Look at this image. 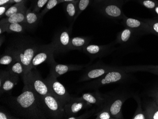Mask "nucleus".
<instances>
[{"label": "nucleus", "instance_id": "obj_24", "mask_svg": "<svg viewBox=\"0 0 158 119\" xmlns=\"http://www.w3.org/2000/svg\"><path fill=\"white\" fill-rule=\"evenodd\" d=\"M90 2V0H78L77 2V13L75 20L79 15L87 8Z\"/></svg>", "mask_w": 158, "mask_h": 119}, {"label": "nucleus", "instance_id": "obj_8", "mask_svg": "<svg viewBox=\"0 0 158 119\" xmlns=\"http://www.w3.org/2000/svg\"><path fill=\"white\" fill-rule=\"evenodd\" d=\"M19 81V76L10 73L8 71L1 70L0 73V95L10 94Z\"/></svg>", "mask_w": 158, "mask_h": 119}, {"label": "nucleus", "instance_id": "obj_20", "mask_svg": "<svg viewBox=\"0 0 158 119\" xmlns=\"http://www.w3.org/2000/svg\"><path fill=\"white\" fill-rule=\"evenodd\" d=\"M78 1L67 2L65 4V10L66 14L69 18L73 19L75 17L77 13V2Z\"/></svg>", "mask_w": 158, "mask_h": 119}, {"label": "nucleus", "instance_id": "obj_16", "mask_svg": "<svg viewBox=\"0 0 158 119\" xmlns=\"http://www.w3.org/2000/svg\"><path fill=\"white\" fill-rule=\"evenodd\" d=\"M8 71L10 73L19 75V76L20 75L22 78H23L24 76L26 74L24 66L18 59L12 64L8 66Z\"/></svg>", "mask_w": 158, "mask_h": 119}, {"label": "nucleus", "instance_id": "obj_27", "mask_svg": "<svg viewBox=\"0 0 158 119\" xmlns=\"http://www.w3.org/2000/svg\"><path fill=\"white\" fill-rule=\"evenodd\" d=\"M81 100L91 104H96L98 103V100L92 94L86 93L82 95Z\"/></svg>", "mask_w": 158, "mask_h": 119}, {"label": "nucleus", "instance_id": "obj_26", "mask_svg": "<svg viewBox=\"0 0 158 119\" xmlns=\"http://www.w3.org/2000/svg\"><path fill=\"white\" fill-rule=\"evenodd\" d=\"M126 25L130 29H137L141 26V23L139 20L133 18H127L126 19Z\"/></svg>", "mask_w": 158, "mask_h": 119}, {"label": "nucleus", "instance_id": "obj_28", "mask_svg": "<svg viewBox=\"0 0 158 119\" xmlns=\"http://www.w3.org/2000/svg\"><path fill=\"white\" fill-rule=\"evenodd\" d=\"M132 36V31L129 29H126L122 32L120 36V40L122 42H127L130 40Z\"/></svg>", "mask_w": 158, "mask_h": 119}, {"label": "nucleus", "instance_id": "obj_23", "mask_svg": "<svg viewBox=\"0 0 158 119\" xmlns=\"http://www.w3.org/2000/svg\"><path fill=\"white\" fill-rule=\"evenodd\" d=\"M61 3V0H49L44 9L41 13V16H43L48 11L54 8L57 4Z\"/></svg>", "mask_w": 158, "mask_h": 119}, {"label": "nucleus", "instance_id": "obj_17", "mask_svg": "<svg viewBox=\"0 0 158 119\" xmlns=\"http://www.w3.org/2000/svg\"><path fill=\"white\" fill-rule=\"evenodd\" d=\"M0 24L4 25L5 32L8 33H23L26 29L25 24L23 23Z\"/></svg>", "mask_w": 158, "mask_h": 119}, {"label": "nucleus", "instance_id": "obj_12", "mask_svg": "<svg viewBox=\"0 0 158 119\" xmlns=\"http://www.w3.org/2000/svg\"><path fill=\"white\" fill-rule=\"evenodd\" d=\"M84 107V104L81 101H74L67 103L64 105L65 111V118L66 115H71L77 113Z\"/></svg>", "mask_w": 158, "mask_h": 119}, {"label": "nucleus", "instance_id": "obj_18", "mask_svg": "<svg viewBox=\"0 0 158 119\" xmlns=\"http://www.w3.org/2000/svg\"><path fill=\"white\" fill-rule=\"evenodd\" d=\"M122 76L119 73L117 72H111L107 73L104 78L100 80V84L104 85L111 83L116 82L121 79Z\"/></svg>", "mask_w": 158, "mask_h": 119}, {"label": "nucleus", "instance_id": "obj_5", "mask_svg": "<svg viewBox=\"0 0 158 119\" xmlns=\"http://www.w3.org/2000/svg\"><path fill=\"white\" fill-rule=\"evenodd\" d=\"M22 79L23 81H26L40 96L51 94L47 83L37 71L31 70Z\"/></svg>", "mask_w": 158, "mask_h": 119}, {"label": "nucleus", "instance_id": "obj_7", "mask_svg": "<svg viewBox=\"0 0 158 119\" xmlns=\"http://www.w3.org/2000/svg\"><path fill=\"white\" fill-rule=\"evenodd\" d=\"M71 39L69 29H63L58 31L51 42L55 49V53H64L69 51Z\"/></svg>", "mask_w": 158, "mask_h": 119}, {"label": "nucleus", "instance_id": "obj_25", "mask_svg": "<svg viewBox=\"0 0 158 119\" xmlns=\"http://www.w3.org/2000/svg\"><path fill=\"white\" fill-rule=\"evenodd\" d=\"M122 104V101L119 99L116 100L112 104L110 108V112L112 115H116L120 112Z\"/></svg>", "mask_w": 158, "mask_h": 119}, {"label": "nucleus", "instance_id": "obj_32", "mask_svg": "<svg viewBox=\"0 0 158 119\" xmlns=\"http://www.w3.org/2000/svg\"><path fill=\"white\" fill-rule=\"evenodd\" d=\"M11 3H9L0 6V17L2 18L8 9L11 6Z\"/></svg>", "mask_w": 158, "mask_h": 119}, {"label": "nucleus", "instance_id": "obj_38", "mask_svg": "<svg viewBox=\"0 0 158 119\" xmlns=\"http://www.w3.org/2000/svg\"><path fill=\"white\" fill-rule=\"evenodd\" d=\"M75 1H78V0H61V2H71Z\"/></svg>", "mask_w": 158, "mask_h": 119}, {"label": "nucleus", "instance_id": "obj_9", "mask_svg": "<svg viewBox=\"0 0 158 119\" xmlns=\"http://www.w3.org/2000/svg\"><path fill=\"white\" fill-rule=\"evenodd\" d=\"M100 3V10L104 15L113 18L121 17L122 3L119 0H106Z\"/></svg>", "mask_w": 158, "mask_h": 119}, {"label": "nucleus", "instance_id": "obj_35", "mask_svg": "<svg viewBox=\"0 0 158 119\" xmlns=\"http://www.w3.org/2000/svg\"><path fill=\"white\" fill-rule=\"evenodd\" d=\"M26 0H11L10 3L12 4L13 3H20V2H25V3Z\"/></svg>", "mask_w": 158, "mask_h": 119}, {"label": "nucleus", "instance_id": "obj_39", "mask_svg": "<svg viewBox=\"0 0 158 119\" xmlns=\"http://www.w3.org/2000/svg\"><path fill=\"white\" fill-rule=\"evenodd\" d=\"M153 119H158V111L156 112L154 114V116H153Z\"/></svg>", "mask_w": 158, "mask_h": 119}, {"label": "nucleus", "instance_id": "obj_31", "mask_svg": "<svg viewBox=\"0 0 158 119\" xmlns=\"http://www.w3.org/2000/svg\"><path fill=\"white\" fill-rule=\"evenodd\" d=\"M142 4L148 9H153L156 6V3L153 1L152 0H143Z\"/></svg>", "mask_w": 158, "mask_h": 119}, {"label": "nucleus", "instance_id": "obj_10", "mask_svg": "<svg viewBox=\"0 0 158 119\" xmlns=\"http://www.w3.org/2000/svg\"><path fill=\"white\" fill-rule=\"evenodd\" d=\"M49 65L50 66V74L56 78L68 72L75 70L77 68L75 66L57 63L55 60L49 64Z\"/></svg>", "mask_w": 158, "mask_h": 119}, {"label": "nucleus", "instance_id": "obj_14", "mask_svg": "<svg viewBox=\"0 0 158 119\" xmlns=\"http://www.w3.org/2000/svg\"><path fill=\"white\" fill-rule=\"evenodd\" d=\"M27 11H21L15 13L8 17L2 19L0 21V23L9 24L15 23H23L25 22L26 14Z\"/></svg>", "mask_w": 158, "mask_h": 119}, {"label": "nucleus", "instance_id": "obj_2", "mask_svg": "<svg viewBox=\"0 0 158 119\" xmlns=\"http://www.w3.org/2000/svg\"><path fill=\"white\" fill-rule=\"evenodd\" d=\"M39 47V45L30 42H23L14 48L11 47L17 58L24 66L26 75L32 70V61Z\"/></svg>", "mask_w": 158, "mask_h": 119}, {"label": "nucleus", "instance_id": "obj_19", "mask_svg": "<svg viewBox=\"0 0 158 119\" xmlns=\"http://www.w3.org/2000/svg\"><path fill=\"white\" fill-rule=\"evenodd\" d=\"M25 5V2L17 3L14 5H11L8 10L6 11L3 17H8L12 15L21 12V11H27Z\"/></svg>", "mask_w": 158, "mask_h": 119}, {"label": "nucleus", "instance_id": "obj_36", "mask_svg": "<svg viewBox=\"0 0 158 119\" xmlns=\"http://www.w3.org/2000/svg\"><path fill=\"white\" fill-rule=\"evenodd\" d=\"M134 119H145L144 118V116H143V115L142 114H139L138 115H136V116H135L134 118Z\"/></svg>", "mask_w": 158, "mask_h": 119}, {"label": "nucleus", "instance_id": "obj_6", "mask_svg": "<svg viewBox=\"0 0 158 119\" xmlns=\"http://www.w3.org/2000/svg\"><path fill=\"white\" fill-rule=\"evenodd\" d=\"M54 53L55 49L51 42L48 45L39 46L32 61V69L35 68L44 62L47 63L49 65L50 64L55 60Z\"/></svg>", "mask_w": 158, "mask_h": 119}, {"label": "nucleus", "instance_id": "obj_15", "mask_svg": "<svg viewBox=\"0 0 158 119\" xmlns=\"http://www.w3.org/2000/svg\"><path fill=\"white\" fill-rule=\"evenodd\" d=\"M89 39L85 37H74L72 38L69 45V50L82 49L87 46Z\"/></svg>", "mask_w": 158, "mask_h": 119}, {"label": "nucleus", "instance_id": "obj_37", "mask_svg": "<svg viewBox=\"0 0 158 119\" xmlns=\"http://www.w3.org/2000/svg\"><path fill=\"white\" fill-rule=\"evenodd\" d=\"M153 28L156 32L158 33V23H155L153 26Z\"/></svg>", "mask_w": 158, "mask_h": 119}, {"label": "nucleus", "instance_id": "obj_3", "mask_svg": "<svg viewBox=\"0 0 158 119\" xmlns=\"http://www.w3.org/2000/svg\"><path fill=\"white\" fill-rule=\"evenodd\" d=\"M43 107L50 119L65 118L64 106L51 94L40 96Z\"/></svg>", "mask_w": 158, "mask_h": 119}, {"label": "nucleus", "instance_id": "obj_30", "mask_svg": "<svg viewBox=\"0 0 158 119\" xmlns=\"http://www.w3.org/2000/svg\"><path fill=\"white\" fill-rule=\"evenodd\" d=\"M48 1L49 0H38L35 3L33 11L37 13H39L41 9L47 4Z\"/></svg>", "mask_w": 158, "mask_h": 119}, {"label": "nucleus", "instance_id": "obj_33", "mask_svg": "<svg viewBox=\"0 0 158 119\" xmlns=\"http://www.w3.org/2000/svg\"><path fill=\"white\" fill-rule=\"evenodd\" d=\"M110 118V113L108 112H102L100 114L98 115V117L97 119H109Z\"/></svg>", "mask_w": 158, "mask_h": 119}, {"label": "nucleus", "instance_id": "obj_21", "mask_svg": "<svg viewBox=\"0 0 158 119\" xmlns=\"http://www.w3.org/2000/svg\"><path fill=\"white\" fill-rule=\"evenodd\" d=\"M105 47L96 45H89L84 47V50L89 55H98L105 50Z\"/></svg>", "mask_w": 158, "mask_h": 119}, {"label": "nucleus", "instance_id": "obj_40", "mask_svg": "<svg viewBox=\"0 0 158 119\" xmlns=\"http://www.w3.org/2000/svg\"><path fill=\"white\" fill-rule=\"evenodd\" d=\"M155 11L156 12V13H157V15H158V6H157V7H155Z\"/></svg>", "mask_w": 158, "mask_h": 119}, {"label": "nucleus", "instance_id": "obj_1", "mask_svg": "<svg viewBox=\"0 0 158 119\" xmlns=\"http://www.w3.org/2000/svg\"><path fill=\"white\" fill-rule=\"evenodd\" d=\"M22 93L18 96H5L1 101L6 104L14 114L24 119L48 118L43 107L40 96L26 80Z\"/></svg>", "mask_w": 158, "mask_h": 119}, {"label": "nucleus", "instance_id": "obj_34", "mask_svg": "<svg viewBox=\"0 0 158 119\" xmlns=\"http://www.w3.org/2000/svg\"><path fill=\"white\" fill-rule=\"evenodd\" d=\"M11 0H0V6L10 3Z\"/></svg>", "mask_w": 158, "mask_h": 119}, {"label": "nucleus", "instance_id": "obj_29", "mask_svg": "<svg viewBox=\"0 0 158 119\" xmlns=\"http://www.w3.org/2000/svg\"><path fill=\"white\" fill-rule=\"evenodd\" d=\"M18 117L11 115L5 108L1 106L0 109V119H17Z\"/></svg>", "mask_w": 158, "mask_h": 119}, {"label": "nucleus", "instance_id": "obj_13", "mask_svg": "<svg viewBox=\"0 0 158 119\" xmlns=\"http://www.w3.org/2000/svg\"><path fill=\"white\" fill-rule=\"evenodd\" d=\"M17 59L12 48H9L7 49L5 52L1 56L0 64L2 65H10Z\"/></svg>", "mask_w": 158, "mask_h": 119}, {"label": "nucleus", "instance_id": "obj_41", "mask_svg": "<svg viewBox=\"0 0 158 119\" xmlns=\"http://www.w3.org/2000/svg\"><path fill=\"white\" fill-rule=\"evenodd\" d=\"M105 1H106V0H96V1L98 2H102Z\"/></svg>", "mask_w": 158, "mask_h": 119}, {"label": "nucleus", "instance_id": "obj_11", "mask_svg": "<svg viewBox=\"0 0 158 119\" xmlns=\"http://www.w3.org/2000/svg\"><path fill=\"white\" fill-rule=\"evenodd\" d=\"M41 17V13H37L34 11H31L30 10H27L26 14L25 22L26 28L33 29L36 26Z\"/></svg>", "mask_w": 158, "mask_h": 119}, {"label": "nucleus", "instance_id": "obj_22", "mask_svg": "<svg viewBox=\"0 0 158 119\" xmlns=\"http://www.w3.org/2000/svg\"><path fill=\"white\" fill-rule=\"evenodd\" d=\"M106 69L103 68H94L91 69L86 74L85 78L88 79H95L99 78L100 76L106 73Z\"/></svg>", "mask_w": 158, "mask_h": 119}, {"label": "nucleus", "instance_id": "obj_4", "mask_svg": "<svg viewBox=\"0 0 158 119\" xmlns=\"http://www.w3.org/2000/svg\"><path fill=\"white\" fill-rule=\"evenodd\" d=\"M45 80L49 87L51 94L64 106L70 102L71 100L70 95L65 87L57 80L56 78L49 74Z\"/></svg>", "mask_w": 158, "mask_h": 119}]
</instances>
